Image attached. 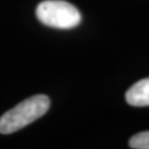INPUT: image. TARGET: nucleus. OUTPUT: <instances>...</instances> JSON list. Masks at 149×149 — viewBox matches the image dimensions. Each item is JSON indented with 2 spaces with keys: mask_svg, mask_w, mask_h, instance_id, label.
Here are the masks:
<instances>
[{
  "mask_svg": "<svg viewBox=\"0 0 149 149\" xmlns=\"http://www.w3.org/2000/svg\"><path fill=\"white\" fill-rule=\"evenodd\" d=\"M129 147L134 149H149V132L134 135L129 140Z\"/></svg>",
  "mask_w": 149,
  "mask_h": 149,
  "instance_id": "nucleus-4",
  "label": "nucleus"
},
{
  "mask_svg": "<svg viewBox=\"0 0 149 149\" xmlns=\"http://www.w3.org/2000/svg\"><path fill=\"white\" fill-rule=\"evenodd\" d=\"M50 98L47 95H34L19 103L0 117V134L18 132L37 120L48 112Z\"/></svg>",
  "mask_w": 149,
  "mask_h": 149,
  "instance_id": "nucleus-1",
  "label": "nucleus"
},
{
  "mask_svg": "<svg viewBox=\"0 0 149 149\" xmlns=\"http://www.w3.org/2000/svg\"><path fill=\"white\" fill-rule=\"evenodd\" d=\"M126 102L135 107L149 106V77L138 81L126 92Z\"/></svg>",
  "mask_w": 149,
  "mask_h": 149,
  "instance_id": "nucleus-3",
  "label": "nucleus"
},
{
  "mask_svg": "<svg viewBox=\"0 0 149 149\" xmlns=\"http://www.w3.org/2000/svg\"><path fill=\"white\" fill-rule=\"evenodd\" d=\"M36 15L38 20L43 24L63 30L79 26L82 19L77 8L63 0H45L40 2Z\"/></svg>",
  "mask_w": 149,
  "mask_h": 149,
  "instance_id": "nucleus-2",
  "label": "nucleus"
}]
</instances>
